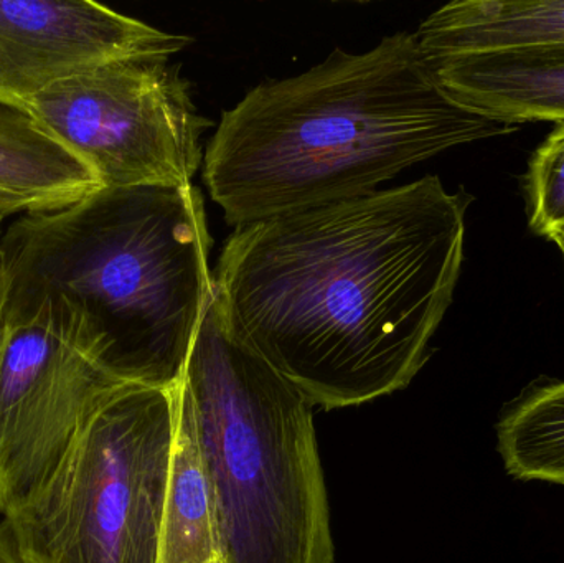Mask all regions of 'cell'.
<instances>
[{"label": "cell", "mask_w": 564, "mask_h": 563, "mask_svg": "<svg viewBox=\"0 0 564 563\" xmlns=\"http://www.w3.org/2000/svg\"><path fill=\"white\" fill-rule=\"evenodd\" d=\"M523 188L530 230L549 241L564 235V121L533 152Z\"/></svg>", "instance_id": "5bb4252c"}, {"label": "cell", "mask_w": 564, "mask_h": 563, "mask_svg": "<svg viewBox=\"0 0 564 563\" xmlns=\"http://www.w3.org/2000/svg\"><path fill=\"white\" fill-rule=\"evenodd\" d=\"M182 387L210 479L221 563H335L314 405L212 296Z\"/></svg>", "instance_id": "277c9868"}, {"label": "cell", "mask_w": 564, "mask_h": 563, "mask_svg": "<svg viewBox=\"0 0 564 563\" xmlns=\"http://www.w3.org/2000/svg\"><path fill=\"white\" fill-rule=\"evenodd\" d=\"M218 555L214 498L191 400L177 386V422L162 519L159 563H212Z\"/></svg>", "instance_id": "7c38bea8"}, {"label": "cell", "mask_w": 564, "mask_h": 563, "mask_svg": "<svg viewBox=\"0 0 564 563\" xmlns=\"http://www.w3.org/2000/svg\"><path fill=\"white\" fill-rule=\"evenodd\" d=\"M3 300H6V274H3L2 234H0V320H2Z\"/></svg>", "instance_id": "2e32d148"}, {"label": "cell", "mask_w": 564, "mask_h": 563, "mask_svg": "<svg viewBox=\"0 0 564 563\" xmlns=\"http://www.w3.org/2000/svg\"><path fill=\"white\" fill-rule=\"evenodd\" d=\"M212 563H221V562H220V559H217V561H214Z\"/></svg>", "instance_id": "ac0fdd59"}, {"label": "cell", "mask_w": 564, "mask_h": 563, "mask_svg": "<svg viewBox=\"0 0 564 563\" xmlns=\"http://www.w3.org/2000/svg\"><path fill=\"white\" fill-rule=\"evenodd\" d=\"M3 307L63 301L128 383L174 389L214 296L200 188L99 187L2 234Z\"/></svg>", "instance_id": "3957f363"}, {"label": "cell", "mask_w": 564, "mask_h": 563, "mask_svg": "<svg viewBox=\"0 0 564 563\" xmlns=\"http://www.w3.org/2000/svg\"><path fill=\"white\" fill-rule=\"evenodd\" d=\"M177 387L128 386L3 522L25 563H159Z\"/></svg>", "instance_id": "5b68a950"}, {"label": "cell", "mask_w": 564, "mask_h": 563, "mask_svg": "<svg viewBox=\"0 0 564 563\" xmlns=\"http://www.w3.org/2000/svg\"><path fill=\"white\" fill-rule=\"evenodd\" d=\"M99 187L95 172L29 112L0 105V220L55 210Z\"/></svg>", "instance_id": "30bf717a"}, {"label": "cell", "mask_w": 564, "mask_h": 563, "mask_svg": "<svg viewBox=\"0 0 564 563\" xmlns=\"http://www.w3.org/2000/svg\"><path fill=\"white\" fill-rule=\"evenodd\" d=\"M473 201L426 175L235 228L214 274L221 313L314 407L390 396L430 360Z\"/></svg>", "instance_id": "6da1fadb"}, {"label": "cell", "mask_w": 564, "mask_h": 563, "mask_svg": "<svg viewBox=\"0 0 564 563\" xmlns=\"http://www.w3.org/2000/svg\"><path fill=\"white\" fill-rule=\"evenodd\" d=\"M82 159L101 187L191 185L210 119L164 56L106 63L48 86L22 106Z\"/></svg>", "instance_id": "52a82bcc"}, {"label": "cell", "mask_w": 564, "mask_h": 563, "mask_svg": "<svg viewBox=\"0 0 564 563\" xmlns=\"http://www.w3.org/2000/svg\"><path fill=\"white\" fill-rule=\"evenodd\" d=\"M91 0H0V105L22 108L76 73L191 45Z\"/></svg>", "instance_id": "ba28073f"}, {"label": "cell", "mask_w": 564, "mask_h": 563, "mask_svg": "<svg viewBox=\"0 0 564 563\" xmlns=\"http://www.w3.org/2000/svg\"><path fill=\"white\" fill-rule=\"evenodd\" d=\"M134 386L109 364L82 314L56 300L3 307L0 320V516L22 505L86 423Z\"/></svg>", "instance_id": "8992f818"}, {"label": "cell", "mask_w": 564, "mask_h": 563, "mask_svg": "<svg viewBox=\"0 0 564 563\" xmlns=\"http://www.w3.org/2000/svg\"><path fill=\"white\" fill-rule=\"evenodd\" d=\"M517 129L457 106L414 33L398 32L251 89L221 115L204 184L238 228L370 194L447 149Z\"/></svg>", "instance_id": "7a4b0ae2"}, {"label": "cell", "mask_w": 564, "mask_h": 563, "mask_svg": "<svg viewBox=\"0 0 564 563\" xmlns=\"http://www.w3.org/2000/svg\"><path fill=\"white\" fill-rule=\"evenodd\" d=\"M497 450L512 478L564 486V380L535 382L503 409Z\"/></svg>", "instance_id": "4fadbf2b"}, {"label": "cell", "mask_w": 564, "mask_h": 563, "mask_svg": "<svg viewBox=\"0 0 564 563\" xmlns=\"http://www.w3.org/2000/svg\"><path fill=\"white\" fill-rule=\"evenodd\" d=\"M426 59L517 48H564V0H456L421 23Z\"/></svg>", "instance_id": "8fae6325"}, {"label": "cell", "mask_w": 564, "mask_h": 563, "mask_svg": "<svg viewBox=\"0 0 564 563\" xmlns=\"http://www.w3.org/2000/svg\"><path fill=\"white\" fill-rule=\"evenodd\" d=\"M0 563H25L3 519L0 521Z\"/></svg>", "instance_id": "9a60e30c"}, {"label": "cell", "mask_w": 564, "mask_h": 563, "mask_svg": "<svg viewBox=\"0 0 564 563\" xmlns=\"http://www.w3.org/2000/svg\"><path fill=\"white\" fill-rule=\"evenodd\" d=\"M426 63L444 93L480 118L516 128L564 121V48L466 53Z\"/></svg>", "instance_id": "9c48e42d"}, {"label": "cell", "mask_w": 564, "mask_h": 563, "mask_svg": "<svg viewBox=\"0 0 564 563\" xmlns=\"http://www.w3.org/2000/svg\"><path fill=\"white\" fill-rule=\"evenodd\" d=\"M552 243H555L556 247H558V250L562 251L564 263V235H560V237H556L555 240L552 241Z\"/></svg>", "instance_id": "e0dca14e"}]
</instances>
